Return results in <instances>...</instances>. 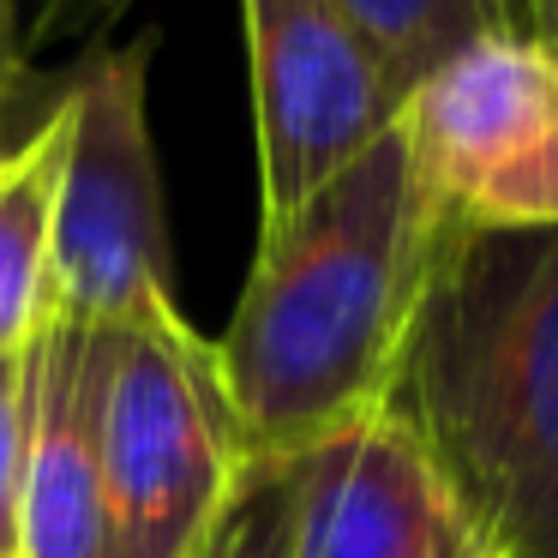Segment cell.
<instances>
[{"label":"cell","instance_id":"obj_1","mask_svg":"<svg viewBox=\"0 0 558 558\" xmlns=\"http://www.w3.org/2000/svg\"><path fill=\"white\" fill-rule=\"evenodd\" d=\"M438 210L397 121L301 210L258 229L217 366L258 462H294L385 409L438 253Z\"/></svg>","mask_w":558,"mask_h":558},{"label":"cell","instance_id":"obj_10","mask_svg":"<svg viewBox=\"0 0 558 558\" xmlns=\"http://www.w3.org/2000/svg\"><path fill=\"white\" fill-rule=\"evenodd\" d=\"M342 7H349V19L366 31V43L385 54L390 78L402 85V97H409L414 78L433 73L450 49H462V43L481 37V31H505L493 0H342Z\"/></svg>","mask_w":558,"mask_h":558},{"label":"cell","instance_id":"obj_16","mask_svg":"<svg viewBox=\"0 0 558 558\" xmlns=\"http://www.w3.org/2000/svg\"><path fill=\"white\" fill-rule=\"evenodd\" d=\"M534 37H546L558 49V0H534Z\"/></svg>","mask_w":558,"mask_h":558},{"label":"cell","instance_id":"obj_9","mask_svg":"<svg viewBox=\"0 0 558 558\" xmlns=\"http://www.w3.org/2000/svg\"><path fill=\"white\" fill-rule=\"evenodd\" d=\"M73 114L66 97L13 150H0V354L37 342L54 313V193Z\"/></svg>","mask_w":558,"mask_h":558},{"label":"cell","instance_id":"obj_13","mask_svg":"<svg viewBox=\"0 0 558 558\" xmlns=\"http://www.w3.org/2000/svg\"><path fill=\"white\" fill-rule=\"evenodd\" d=\"M126 7H133V0H37L31 19L19 25V61L31 66V54L54 49V43L97 37V31H109Z\"/></svg>","mask_w":558,"mask_h":558},{"label":"cell","instance_id":"obj_7","mask_svg":"<svg viewBox=\"0 0 558 558\" xmlns=\"http://www.w3.org/2000/svg\"><path fill=\"white\" fill-rule=\"evenodd\" d=\"M282 558H486V546L421 438L373 409L289 462Z\"/></svg>","mask_w":558,"mask_h":558},{"label":"cell","instance_id":"obj_4","mask_svg":"<svg viewBox=\"0 0 558 558\" xmlns=\"http://www.w3.org/2000/svg\"><path fill=\"white\" fill-rule=\"evenodd\" d=\"M157 31L97 49L66 85V162L54 193V306L85 325L174 313L162 162L150 138Z\"/></svg>","mask_w":558,"mask_h":558},{"label":"cell","instance_id":"obj_5","mask_svg":"<svg viewBox=\"0 0 558 558\" xmlns=\"http://www.w3.org/2000/svg\"><path fill=\"white\" fill-rule=\"evenodd\" d=\"M414 181L445 229H558V49L481 31L397 109Z\"/></svg>","mask_w":558,"mask_h":558},{"label":"cell","instance_id":"obj_8","mask_svg":"<svg viewBox=\"0 0 558 558\" xmlns=\"http://www.w3.org/2000/svg\"><path fill=\"white\" fill-rule=\"evenodd\" d=\"M19 558H121L97 457V325L61 306L37 330Z\"/></svg>","mask_w":558,"mask_h":558},{"label":"cell","instance_id":"obj_2","mask_svg":"<svg viewBox=\"0 0 558 558\" xmlns=\"http://www.w3.org/2000/svg\"><path fill=\"white\" fill-rule=\"evenodd\" d=\"M385 409L486 558H558V229H438Z\"/></svg>","mask_w":558,"mask_h":558},{"label":"cell","instance_id":"obj_15","mask_svg":"<svg viewBox=\"0 0 558 558\" xmlns=\"http://www.w3.org/2000/svg\"><path fill=\"white\" fill-rule=\"evenodd\" d=\"M498 7V25L505 31H529L534 37V0H493Z\"/></svg>","mask_w":558,"mask_h":558},{"label":"cell","instance_id":"obj_3","mask_svg":"<svg viewBox=\"0 0 558 558\" xmlns=\"http://www.w3.org/2000/svg\"><path fill=\"white\" fill-rule=\"evenodd\" d=\"M97 457L121 558H193L258 469L186 313L97 325Z\"/></svg>","mask_w":558,"mask_h":558},{"label":"cell","instance_id":"obj_14","mask_svg":"<svg viewBox=\"0 0 558 558\" xmlns=\"http://www.w3.org/2000/svg\"><path fill=\"white\" fill-rule=\"evenodd\" d=\"M25 78V61H19V0H0V109Z\"/></svg>","mask_w":558,"mask_h":558},{"label":"cell","instance_id":"obj_11","mask_svg":"<svg viewBox=\"0 0 558 558\" xmlns=\"http://www.w3.org/2000/svg\"><path fill=\"white\" fill-rule=\"evenodd\" d=\"M289 553V462H258L193 558H282Z\"/></svg>","mask_w":558,"mask_h":558},{"label":"cell","instance_id":"obj_12","mask_svg":"<svg viewBox=\"0 0 558 558\" xmlns=\"http://www.w3.org/2000/svg\"><path fill=\"white\" fill-rule=\"evenodd\" d=\"M31 409H37V342L0 354V558H19V498H25Z\"/></svg>","mask_w":558,"mask_h":558},{"label":"cell","instance_id":"obj_6","mask_svg":"<svg viewBox=\"0 0 558 558\" xmlns=\"http://www.w3.org/2000/svg\"><path fill=\"white\" fill-rule=\"evenodd\" d=\"M253 66L258 229L337 181L402 109V85L342 0H241Z\"/></svg>","mask_w":558,"mask_h":558}]
</instances>
